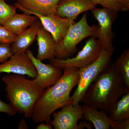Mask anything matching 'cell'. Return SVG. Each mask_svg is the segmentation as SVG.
<instances>
[{
	"mask_svg": "<svg viewBox=\"0 0 129 129\" xmlns=\"http://www.w3.org/2000/svg\"><path fill=\"white\" fill-rule=\"evenodd\" d=\"M128 92L115 62H110L88 87L80 103L109 115L118 100Z\"/></svg>",
	"mask_w": 129,
	"mask_h": 129,
	"instance_id": "1",
	"label": "cell"
},
{
	"mask_svg": "<svg viewBox=\"0 0 129 129\" xmlns=\"http://www.w3.org/2000/svg\"><path fill=\"white\" fill-rule=\"evenodd\" d=\"M63 70L59 80L44 90L35 104L31 116L35 123H50L51 115L55 111L73 103L70 94L78 82L79 69L68 68Z\"/></svg>",
	"mask_w": 129,
	"mask_h": 129,
	"instance_id": "2",
	"label": "cell"
},
{
	"mask_svg": "<svg viewBox=\"0 0 129 129\" xmlns=\"http://www.w3.org/2000/svg\"><path fill=\"white\" fill-rule=\"evenodd\" d=\"M6 85L7 98L9 104L16 111L26 118L31 117L32 111L44 90L33 80L24 75L9 74L3 77Z\"/></svg>",
	"mask_w": 129,
	"mask_h": 129,
	"instance_id": "3",
	"label": "cell"
},
{
	"mask_svg": "<svg viewBox=\"0 0 129 129\" xmlns=\"http://www.w3.org/2000/svg\"><path fill=\"white\" fill-rule=\"evenodd\" d=\"M98 27L90 26L87 21V12L77 23L73 24L61 40L57 44L55 57L64 59L75 50L76 46L88 37H98Z\"/></svg>",
	"mask_w": 129,
	"mask_h": 129,
	"instance_id": "4",
	"label": "cell"
},
{
	"mask_svg": "<svg viewBox=\"0 0 129 129\" xmlns=\"http://www.w3.org/2000/svg\"><path fill=\"white\" fill-rule=\"evenodd\" d=\"M114 50L103 49L95 61L86 67L79 69V78L77 88L71 96L73 105H79L81 100L88 87L101 72L111 61Z\"/></svg>",
	"mask_w": 129,
	"mask_h": 129,
	"instance_id": "5",
	"label": "cell"
},
{
	"mask_svg": "<svg viewBox=\"0 0 129 129\" xmlns=\"http://www.w3.org/2000/svg\"><path fill=\"white\" fill-rule=\"evenodd\" d=\"M102 49L98 39L90 37L85 42L83 49L74 57L64 59L53 58L50 60V63L62 70L68 68L80 69L94 62Z\"/></svg>",
	"mask_w": 129,
	"mask_h": 129,
	"instance_id": "6",
	"label": "cell"
},
{
	"mask_svg": "<svg viewBox=\"0 0 129 129\" xmlns=\"http://www.w3.org/2000/svg\"><path fill=\"white\" fill-rule=\"evenodd\" d=\"M92 15L98 22L97 39L103 49L114 50L113 45V23L117 18V12L103 8H95L91 10Z\"/></svg>",
	"mask_w": 129,
	"mask_h": 129,
	"instance_id": "7",
	"label": "cell"
},
{
	"mask_svg": "<svg viewBox=\"0 0 129 129\" xmlns=\"http://www.w3.org/2000/svg\"><path fill=\"white\" fill-rule=\"evenodd\" d=\"M35 65L37 72V76L33 80L40 88L43 90L53 85L59 80L63 72L52 64H45L35 57L32 51H25Z\"/></svg>",
	"mask_w": 129,
	"mask_h": 129,
	"instance_id": "8",
	"label": "cell"
},
{
	"mask_svg": "<svg viewBox=\"0 0 129 129\" xmlns=\"http://www.w3.org/2000/svg\"><path fill=\"white\" fill-rule=\"evenodd\" d=\"M61 111L52 114L50 123L55 129H80L79 120L83 119L82 105L74 106L73 104L65 105Z\"/></svg>",
	"mask_w": 129,
	"mask_h": 129,
	"instance_id": "9",
	"label": "cell"
},
{
	"mask_svg": "<svg viewBox=\"0 0 129 129\" xmlns=\"http://www.w3.org/2000/svg\"><path fill=\"white\" fill-rule=\"evenodd\" d=\"M7 73L27 75L34 79L36 68L26 52L13 54L6 61L0 64V74Z\"/></svg>",
	"mask_w": 129,
	"mask_h": 129,
	"instance_id": "10",
	"label": "cell"
},
{
	"mask_svg": "<svg viewBox=\"0 0 129 129\" xmlns=\"http://www.w3.org/2000/svg\"><path fill=\"white\" fill-rule=\"evenodd\" d=\"M30 15L37 16L42 27L52 36L57 44L63 39L74 20L62 18L56 14L43 16L32 13Z\"/></svg>",
	"mask_w": 129,
	"mask_h": 129,
	"instance_id": "11",
	"label": "cell"
},
{
	"mask_svg": "<svg viewBox=\"0 0 129 129\" xmlns=\"http://www.w3.org/2000/svg\"><path fill=\"white\" fill-rule=\"evenodd\" d=\"M96 5L91 0H60L56 14L61 17L74 20L81 13L91 11Z\"/></svg>",
	"mask_w": 129,
	"mask_h": 129,
	"instance_id": "12",
	"label": "cell"
},
{
	"mask_svg": "<svg viewBox=\"0 0 129 129\" xmlns=\"http://www.w3.org/2000/svg\"><path fill=\"white\" fill-rule=\"evenodd\" d=\"M60 0H22L18 1L14 5L24 13H32L47 16L56 14L58 4Z\"/></svg>",
	"mask_w": 129,
	"mask_h": 129,
	"instance_id": "13",
	"label": "cell"
},
{
	"mask_svg": "<svg viewBox=\"0 0 129 129\" xmlns=\"http://www.w3.org/2000/svg\"><path fill=\"white\" fill-rule=\"evenodd\" d=\"M36 39L38 46L36 58L42 61L55 57L57 44L52 35L42 25L37 31Z\"/></svg>",
	"mask_w": 129,
	"mask_h": 129,
	"instance_id": "14",
	"label": "cell"
},
{
	"mask_svg": "<svg viewBox=\"0 0 129 129\" xmlns=\"http://www.w3.org/2000/svg\"><path fill=\"white\" fill-rule=\"evenodd\" d=\"M41 25L37 19L29 28L16 36L11 47L13 54L25 52L36 39L37 31Z\"/></svg>",
	"mask_w": 129,
	"mask_h": 129,
	"instance_id": "15",
	"label": "cell"
},
{
	"mask_svg": "<svg viewBox=\"0 0 129 129\" xmlns=\"http://www.w3.org/2000/svg\"><path fill=\"white\" fill-rule=\"evenodd\" d=\"M83 118L91 122L95 129H109L112 120L105 111L83 104Z\"/></svg>",
	"mask_w": 129,
	"mask_h": 129,
	"instance_id": "16",
	"label": "cell"
},
{
	"mask_svg": "<svg viewBox=\"0 0 129 129\" xmlns=\"http://www.w3.org/2000/svg\"><path fill=\"white\" fill-rule=\"evenodd\" d=\"M38 19L37 16L35 15L16 13L3 25L17 36L30 27Z\"/></svg>",
	"mask_w": 129,
	"mask_h": 129,
	"instance_id": "17",
	"label": "cell"
},
{
	"mask_svg": "<svg viewBox=\"0 0 129 129\" xmlns=\"http://www.w3.org/2000/svg\"><path fill=\"white\" fill-rule=\"evenodd\" d=\"M108 115L113 121L129 119V92L118 100Z\"/></svg>",
	"mask_w": 129,
	"mask_h": 129,
	"instance_id": "18",
	"label": "cell"
},
{
	"mask_svg": "<svg viewBox=\"0 0 129 129\" xmlns=\"http://www.w3.org/2000/svg\"><path fill=\"white\" fill-rule=\"evenodd\" d=\"M115 63L125 86L129 89V50L124 51Z\"/></svg>",
	"mask_w": 129,
	"mask_h": 129,
	"instance_id": "19",
	"label": "cell"
},
{
	"mask_svg": "<svg viewBox=\"0 0 129 129\" xmlns=\"http://www.w3.org/2000/svg\"><path fill=\"white\" fill-rule=\"evenodd\" d=\"M17 8L15 5H8L5 0H0V24L3 25L16 14Z\"/></svg>",
	"mask_w": 129,
	"mask_h": 129,
	"instance_id": "20",
	"label": "cell"
},
{
	"mask_svg": "<svg viewBox=\"0 0 129 129\" xmlns=\"http://www.w3.org/2000/svg\"><path fill=\"white\" fill-rule=\"evenodd\" d=\"M17 36L0 24V44H12Z\"/></svg>",
	"mask_w": 129,
	"mask_h": 129,
	"instance_id": "21",
	"label": "cell"
},
{
	"mask_svg": "<svg viewBox=\"0 0 129 129\" xmlns=\"http://www.w3.org/2000/svg\"><path fill=\"white\" fill-rule=\"evenodd\" d=\"M95 5H101L104 8L110 9L113 11H122L120 5L117 0H91Z\"/></svg>",
	"mask_w": 129,
	"mask_h": 129,
	"instance_id": "22",
	"label": "cell"
},
{
	"mask_svg": "<svg viewBox=\"0 0 129 129\" xmlns=\"http://www.w3.org/2000/svg\"><path fill=\"white\" fill-rule=\"evenodd\" d=\"M13 54L10 44H0V63L7 61Z\"/></svg>",
	"mask_w": 129,
	"mask_h": 129,
	"instance_id": "23",
	"label": "cell"
},
{
	"mask_svg": "<svg viewBox=\"0 0 129 129\" xmlns=\"http://www.w3.org/2000/svg\"><path fill=\"white\" fill-rule=\"evenodd\" d=\"M0 112L5 113L10 116H14L17 112L9 104L0 99Z\"/></svg>",
	"mask_w": 129,
	"mask_h": 129,
	"instance_id": "24",
	"label": "cell"
},
{
	"mask_svg": "<svg viewBox=\"0 0 129 129\" xmlns=\"http://www.w3.org/2000/svg\"><path fill=\"white\" fill-rule=\"evenodd\" d=\"M110 129H129V119L119 121L112 120L110 125Z\"/></svg>",
	"mask_w": 129,
	"mask_h": 129,
	"instance_id": "25",
	"label": "cell"
},
{
	"mask_svg": "<svg viewBox=\"0 0 129 129\" xmlns=\"http://www.w3.org/2000/svg\"><path fill=\"white\" fill-rule=\"evenodd\" d=\"M120 5L122 11H127L129 10V0H117Z\"/></svg>",
	"mask_w": 129,
	"mask_h": 129,
	"instance_id": "26",
	"label": "cell"
},
{
	"mask_svg": "<svg viewBox=\"0 0 129 129\" xmlns=\"http://www.w3.org/2000/svg\"><path fill=\"white\" fill-rule=\"evenodd\" d=\"M42 123H40L39 125H37L36 127V129H52V125L50 122V123H46L42 122Z\"/></svg>",
	"mask_w": 129,
	"mask_h": 129,
	"instance_id": "27",
	"label": "cell"
},
{
	"mask_svg": "<svg viewBox=\"0 0 129 129\" xmlns=\"http://www.w3.org/2000/svg\"><path fill=\"white\" fill-rule=\"evenodd\" d=\"M28 127L26 122L24 119H22L19 122L18 125V129H28Z\"/></svg>",
	"mask_w": 129,
	"mask_h": 129,
	"instance_id": "28",
	"label": "cell"
},
{
	"mask_svg": "<svg viewBox=\"0 0 129 129\" xmlns=\"http://www.w3.org/2000/svg\"><path fill=\"white\" fill-rule=\"evenodd\" d=\"M17 1H22V0H17Z\"/></svg>",
	"mask_w": 129,
	"mask_h": 129,
	"instance_id": "29",
	"label": "cell"
}]
</instances>
